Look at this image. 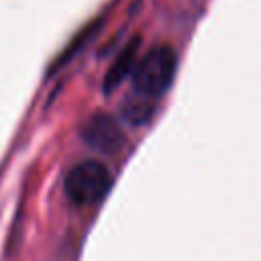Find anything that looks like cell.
I'll list each match as a JSON object with an SVG mask.
<instances>
[{
	"mask_svg": "<svg viewBox=\"0 0 261 261\" xmlns=\"http://www.w3.org/2000/svg\"><path fill=\"white\" fill-rule=\"evenodd\" d=\"M153 102H155L153 98H147V96L133 92V96H128L122 102L120 114L128 124H145L153 114V108H155Z\"/></svg>",
	"mask_w": 261,
	"mask_h": 261,
	"instance_id": "obj_5",
	"label": "cell"
},
{
	"mask_svg": "<svg viewBox=\"0 0 261 261\" xmlns=\"http://www.w3.org/2000/svg\"><path fill=\"white\" fill-rule=\"evenodd\" d=\"M137 51H139V39H133L116 53V57L104 77V92L114 90L118 84H122L133 73V67L137 63Z\"/></svg>",
	"mask_w": 261,
	"mask_h": 261,
	"instance_id": "obj_4",
	"label": "cell"
},
{
	"mask_svg": "<svg viewBox=\"0 0 261 261\" xmlns=\"http://www.w3.org/2000/svg\"><path fill=\"white\" fill-rule=\"evenodd\" d=\"M112 177L104 163L96 159H86L75 163L63 181L65 196L75 206H92L98 204L110 190Z\"/></svg>",
	"mask_w": 261,
	"mask_h": 261,
	"instance_id": "obj_2",
	"label": "cell"
},
{
	"mask_svg": "<svg viewBox=\"0 0 261 261\" xmlns=\"http://www.w3.org/2000/svg\"><path fill=\"white\" fill-rule=\"evenodd\" d=\"M82 139L88 147H92L98 153H114L120 149L124 135L110 114L96 112L86 120L82 128Z\"/></svg>",
	"mask_w": 261,
	"mask_h": 261,
	"instance_id": "obj_3",
	"label": "cell"
},
{
	"mask_svg": "<svg viewBox=\"0 0 261 261\" xmlns=\"http://www.w3.org/2000/svg\"><path fill=\"white\" fill-rule=\"evenodd\" d=\"M175 71H177V55L173 47L155 45L135 63L130 73L133 90L141 96L157 100L169 90Z\"/></svg>",
	"mask_w": 261,
	"mask_h": 261,
	"instance_id": "obj_1",
	"label": "cell"
}]
</instances>
